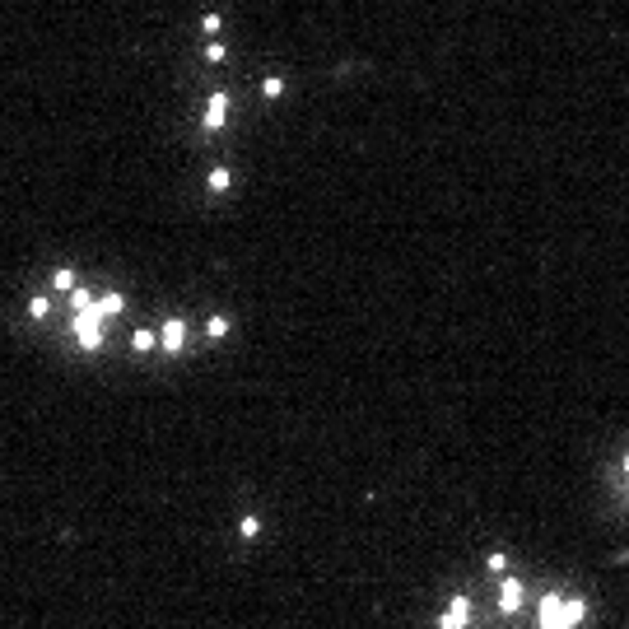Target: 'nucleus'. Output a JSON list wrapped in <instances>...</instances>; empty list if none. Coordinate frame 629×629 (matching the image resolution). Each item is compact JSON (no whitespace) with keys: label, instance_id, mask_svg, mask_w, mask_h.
Segmentation results:
<instances>
[{"label":"nucleus","instance_id":"obj_1","mask_svg":"<svg viewBox=\"0 0 629 629\" xmlns=\"http://www.w3.org/2000/svg\"><path fill=\"white\" fill-rule=\"evenodd\" d=\"M75 340L84 345V350H98L103 345V317H98V298H93V308H84V312H75Z\"/></svg>","mask_w":629,"mask_h":629},{"label":"nucleus","instance_id":"obj_2","mask_svg":"<svg viewBox=\"0 0 629 629\" xmlns=\"http://www.w3.org/2000/svg\"><path fill=\"white\" fill-rule=\"evenodd\" d=\"M536 629H564V597L559 592L536 601Z\"/></svg>","mask_w":629,"mask_h":629},{"label":"nucleus","instance_id":"obj_3","mask_svg":"<svg viewBox=\"0 0 629 629\" xmlns=\"http://www.w3.org/2000/svg\"><path fill=\"white\" fill-rule=\"evenodd\" d=\"M466 625H471V597L457 592V597L447 601V611L438 615V629H466Z\"/></svg>","mask_w":629,"mask_h":629},{"label":"nucleus","instance_id":"obj_4","mask_svg":"<svg viewBox=\"0 0 629 629\" xmlns=\"http://www.w3.org/2000/svg\"><path fill=\"white\" fill-rule=\"evenodd\" d=\"M522 601H527V587H522V578H504L499 583V611L504 615H518Z\"/></svg>","mask_w":629,"mask_h":629},{"label":"nucleus","instance_id":"obj_5","mask_svg":"<svg viewBox=\"0 0 629 629\" xmlns=\"http://www.w3.org/2000/svg\"><path fill=\"white\" fill-rule=\"evenodd\" d=\"M182 345H186V322L173 317V322L159 326V350H164V354H182Z\"/></svg>","mask_w":629,"mask_h":629},{"label":"nucleus","instance_id":"obj_6","mask_svg":"<svg viewBox=\"0 0 629 629\" xmlns=\"http://www.w3.org/2000/svg\"><path fill=\"white\" fill-rule=\"evenodd\" d=\"M224 122H229V93H215L205 108V131H219Z\"/></svg>","mask_w":629,"mask_h":629},{"label":"nucleus","instance_id":"obj_7","mask_svg":"<svg viewBox=\"0 0 629 629\" xmlns=\"http://www.w3.org/2000/svg\"><path fill=\"white\" fill-rule=\"evenodd\" d=\"M587 620V601L583 597H564V629H578Z\"/></svg>","mask_w":629,"mask_h":629},{"label":"nucleus","instance_id":"obj_8","mask_svg":"<svg viewBox=\"0 0 629 629\" xmlns=\"http://www.w3.org/2000/svg\"><path fill=\"white\" fill-rule=\"evenodd\" d=\"M122 308H126L122 294H103V298H98V317H117Z\"/></svg>","mask_w":629,"mask_h":629},{"label":"nucleus","instance_id":"obj_9","mask_svg":"<svg viewBox=\"0 0 629 629\" xmlns=\"http://www.w3.org/2000/svg\"><path fill=\"white\" fill-rule=\"evenodd\" d=\"M51 289L56 294H75L79 285H75V271H56V276H51Z\"/></svg>","mask_w":629,"mask_h":629},{"label":"nucleus","instance_id":"obj_10","mask_svg":"<svg viewBox=\"0 0 629 629\" xmlns=\"http://www.w3.org/2000/svg\"><path fill=\"white\" fill-rule=\"evenodd\" d=\"M229 186H233V173H229V168H215V173H210V191H229Z\"/></svg>","mask_w":629,"mask_h":629},{"label":"nucleus","instance_id":"obj_11","mask_svg":"<svg viewBox=\"0 0 629 629\" xmlns=\"http://www.w3.org/2000/svg\"><path fill=\"white\" fill-rule=\"evenodd\" d=\"M93 298H98V294H89L84 285H79V289L70 294V308H75V312H84V308H93Z\"/></svg>","mask_w":629,"mask_h":629},{"label":"nucleus","instance_id":"obj_12","mask_svg":"<svg viewBox=\"0 0 629 629\" xmlns=\"http://www.w3.org/2000/svg\"><path fill=\"white\" fill-rule=\"evenodd\" d=\"M131 345H136L140 354H150L154 345H159V336H154V331H136V336H131Z\"/></svg>","mask_w":629,"mask_h":629},{"label":"nucleus","instance_id":"obj_13","mask_svg":"<svg viewBox=\"0 0 629 629\" xmlns=\"http://www.w3.org/2000/svg\"><path fill=\"white\" fill-rule=\"evenodd\" d=\"M205 336H210V340H224V336H229V317H210Z\"/></svg>","mask_w":629,"mask_h":629},{"label":"nucleus","instance_id":"obj_14","mask_svg":"<svg viewBox=\"0 0 629 629\" xmlns=\"http://www.w3.org/2000/svg\"><path fill=\"white\" fill-rule=\"evenodd\" d=\"M261 93H266V98H280V93H285V79H280V75H266V79H261Z\"/></svg>","mask_w":629,"mask_h":629},{"label":"nucleus","instance_id":"obj_15","mask_svg":"<svg viewBox=\"0 0 629 629\" xmlns=\"http://www.w3.org/2000/svg\"><path fill=\"white\" fill-rule=\"evenodd\" d=\"M47 312H51V303H47V294H38V298L29 303V317H33V322H42Z\"/></svg>","mask_w":629,"mask_h":629},{"label":"nucleus","instance_id":"obj_16","mask_svg":"<svg viewBox=\"0 0 629 629\" xmlns=\"http://www.w3.org/2000/svg\"><path fill=\"white\" fill-rule=\"evenodd\" d=\"M485 564H490V573H494V578H504V573H508V555H499V550H494L490 559H485Z\"/></svg>","mask_w":629,"mask_h":629},{"label":"nucleus","instance_id":"obj_17","mask_svg":"<svg viewBox=\"0 0 629 629\" xmlns=\"http://www.w3.org/2000/svg\"><path fill=\"white\" fill-rule=\"evenodd\" d=\"M205 56H210V61H229V47H224V42H210V47H205Z\"/></svg>","mask_w":629,"mask_h":629},{"label":"nucleus","instance_id":"obj_18","mask_svg":"<svg viewBox=\"0 0 629 629\" xmlns=\"http://www.w3.org/2000/svg\"><path fill=\"white\" fill-rule=\"evenodd\" d=\"M238 532H243V536L252 541V536H257V532H261V518H243V522H238Z\"/></svg>","mask_w":629,"mask_h":629},{"label":"nucleus","instance_id":"obj_19","mask_svg":"<svg viewBox=\"0 0 629 629\" xmlns=\"http://www.w3.org/2000/svg\"><path fill=\"white\" fill-rule=\"evenodd\" d=\"M200 29H205V33H219V29H224V19H219V15H205V19H200Z\"/></svg>","mask_w":629,"mask_h":629},{"label":"nucleus","instance_id":"obj_20","mask_svg":"<svg viewBox=\"0 0 629 629\" xmlns=\"http://www.w3.org/2000/svg\"><path fill=\"white\" fill-rule=\"evenodd\" d=\"M625 476H629V452H625Z\"/></svg>","mask_w":629,"mask_h":629}]
</instances>
